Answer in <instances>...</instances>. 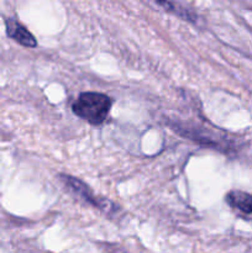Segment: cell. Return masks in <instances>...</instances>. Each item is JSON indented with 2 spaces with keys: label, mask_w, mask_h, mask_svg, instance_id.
Listing matches in <instances>:
<instances>
[{
  "label": "cell",
  "mask_w": 252,
  "mask_h": 253,
  "mask_svg": "<svg viewBox=\"0 0 252 253\" xmlns=\"http://www.w3.org/2000/svg\"><path fill=\"white\" fill-rule=\"evenodd\" d=\"M227 205L237 214L246 217H252V193L242 190H231L225 197Z\"/></svg>",
  "instance_id": "4"
},
{
  "label": "cell",
  "mask_w": 252,
  "mask_h": 253,
  "mask_svg": "<svg viewBox=\"0 0 252 253\" xmlns=\"http://www.w3.org/2000/svg\"><path fill=\"white\" fill-rule=\"evenodd\" d=\"M152 1L155 2L156 5H158V6L162 7V9L167 10V11L179 15V16L183 17V19L193 20L192 15L188 14V12L185 11L184 9H182V7H178L177 5H175L173 1H170V0H152Z\"/></svg>",
  "instance_id": "5"
},
{
  "label": "cell",
  "mask_w": 252,
  "mask_h": 253,
  "mask_svg": "<svg viewBox=\"0 0 252 253\" xmlns=\"http://www.w3.org/2000/svg\"><path fill=\"white\" fill-rule=\"evenodd\" d=\"M113 101L106 94L85 91L77 98L72 110L78 118L88 121L91 125H100L108 119Z\"/></svg>",
  "instance_id": "1"
},
{
  "label": "cell",
  "mask_w": 252,
  "mask_h": 253,
  "mask_svg": "<svg viewBox=\"0 0 252 253\" xmlns=\"http://www.w3.org/2000/svg\"><path fill=\"white\" fill-rule=\"evenodd\" d=\"M61 180L64 183V185H66L72 193H74L77 197L83 199L84 202L89 203V204L94 205V207H98L99 209L104 210V211H108L110 208H114V204L109 203L108 200L96 198L95 195L93 194V192L89 189L88 185L84 184L82 180L77 179V178L72 177V175H66V174L61 175Z\"/></svg>",
  "instance_id": "2"
},
{
  "label": "cell",
  "mask_w": 252,
  "mask_h": 253,
  "mask_svg": "<svg viewBox=\"0 0 252 253\" xmlns=\"http://www.w3.org/2000/svg\"><path fill=\"white\" fill-rule=\"evenodd\" d=\"M5 27H6V34L10 39L15 40L17 43H20L24 47H30V48H34L37 46V41L34 37V35L24 26V25L20 24L17 20L9 19L5 20Z\"/></svg>",
  "instance_id": "3"
}]
</instances>
